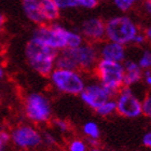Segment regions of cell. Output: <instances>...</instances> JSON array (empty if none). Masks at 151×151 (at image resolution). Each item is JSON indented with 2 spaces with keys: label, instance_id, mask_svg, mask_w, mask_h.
Segmentation results:
<instances>
[{
  "label": "cell",
  "instance_id": "1",
  "mask_svg": "<svg viewBox=\"0 0 151 151\" xmlns=\"http://www.w3.org/2000/svg\"><path fill=\"white\" fill-rule=\"evenodd\" d=\"M26 56L30 66L42 76L52 73L53 63L57 56V51L36 38L32 39L26 45Z\"/></svg>",
  "mask_w": 151,
  "mask_h": 151
},
{
  "label": "cell",
  "instance_id": "2",
  "mask_svg": "<svg viewBox=\"0 0 151 151\" xmlns=\"http://www.w3.org/2000/svg\"><path fill=\"white\" fill-rule=\"evenodd\" d=\"M108 38L119 44L129 43L137 35V29L129 17H114L105 27Z\"/></svg>",
  "mask_w": 151,
  "mask_h": 151
},
{
  "label": "cell",
  "instance_id": "3",
  "mask_svg": "<svg viewBox=\"0 0 151 151\" xmlns=\"http://www.w3.org/2000/svg\"><path fill=\"white\" fill-rule=\"evenodd\" d=\"M51 79L60 91L68 94H79L84 88V82L75 70L57 68L52 73Z\"/></svg>",
  "mask_w": 151,
  "mask_h": 151
},
{
  "label": "cell",
  "instance_id": "4",
  "mask_svg": "<svg viewBox=\"0 0 151 151\" xmlns=\"http://www.w3.org/2000/svg\"><path fill=\"white\" fill-rule=\"evenodd\" d=\"M97 75L103 84L118 91L123 83L124 67L119 62L103 60L97 65Z\"/></svg>",
  "mask_w": 151,
  "mask_h": 151
},
{
  "label": "cell",
  "instance_id": "5",
  "mask_svg": "<svg viewBox=\"0 0 151 151\" xmlns=\"http://www.w3.org/2000/svg\"><path fill=\"white\" fill-rule=\"evenodd\" d=\"M26 114L35 122H44L51 116V107L47 99L40 94H30L26 99Z\"/></svg>",
  "mask_w": 151,
  "mask_h": 151
},
{
  "label": "cell",
  "instance_id": "6",
  "mask_svg": "<svg viewBox=\"0 0 151 151\" xmlns=\"http://www.w3.org/2000/svg\"><path fill=\"white\" fill-rule=\"evenodd\" d=\"M63 54L69 58L78 68L88 69L94 66L97 60V53L94 47L90 45L78 47H68L63 51Z\"/></svg>",
  "mask_w": 151,
  "mask_h": 151
},
{
  "label": "cell",
  "instance_id": "7",
  "mask_svg": "<svg viewBox=\"0 0 151 151\" xmlns=\"http://www.w3.org/2000/svg\"><path fill=\"white\" fill-rule=\"evenodd\" d=\"M63 32L64 28L58 25H53L52 27L40 26L35 32V38L54 49H65L67 44Z\"/></svg>",
  "mask_w": 151,
  "mask_h": 151
},
{
  "label": "cell",
  "instance_id": "8",
  "mask_svg": "<svg viewBox=\"0 0 151 151\" xmlns=\"http://www.w3.org/2000/svg\"><path fill=\"white\" fill-rule=\"evenodd\" d=\"M116 110L124 116L135 118L142 113V104L133 95L132 91L129 88H125L122 90L116 103Z\"/></svg>",
  "mask_w": 151,
  "mask_h": 151
},
{
  "label": "cell",
  "instance_id": "9",
  "mask_svg": "<svg viewBox=\"0 0 151 151\" xmlns=\"http://www.w3.org/2000/svg\"><path fill=\"white\" fill-rule=\"evenodd\" d=\"M13 142L22 148H30L40 145L41 136L39 133L29 126H21L14 129L12 134Z\"/></svg>",
  "mask_w": 151,
  "mask_h": 151
},
{
  "label": "cell",
  "instance_id": "10",
  "mask_svg": "<svg viewBox=\"0 0 151 151\" xmlns=\"http://www.w3.org/2000/svg\"><path fill=\"white\" fill-rule=\"evenodd\" d=\"M81 98L85 104L96 110L99 106L109 101L110 97L103 85H90L82 90Z\"/></svg>",
  "mask_w": 151,
  "mask_h": 151
},
{
  "label": "cell",
  "instance_id": "11",
  "mask_svg": "<svg viewBox=\"0 0 151 151\" xmlns=\"http://www.w3.org/2000/svg\"><path fill=\"white\" fill-rule=\"evenodd\" d=\"M82 32L84 36L92 40H101L103 39L106 32L104 22L99 19H91L84 22Z\"/></svg>",
  "mask_w": 151,
  "mask_h": 151
},
{
  "label": "cell",
  "instance_id": "12",
  "mask_svg": "<svg viewBox=\"0 0 151 151\" xmlns=\"http://www.w3.org/2000/svg\"><path fill=\"white\" fill-rule=\"evenodd\" d=\"M101 56L104 60L120 62L124 58V47L116 42L107 43L101 50Z\"/></svg>",
  "mask_w": 151,
  "mask_h": 151
},
{
  "label": "cell",
  "instance_id": "13",
  "mask_svg": "<svg viewBox=\"0 0 151 151\" xmlns=\"http://www.w3.org/2000/svg\"><path fill=\"white\" fill-rule=\"evenodd\" d=\"M124 68V77H123V84L129 86L138 82L142 78V69L139 65L134 62H126Z\"/></svg>",
  "mask_w": 151,
  "mask_h": 151
},
{
  "label": "cell",
  "instance_id": "14",
  "mask_svg": "<svg viewBox=\"0 0 151 151\" xmlns=\"http://www.w3.org/2000/svg\"><path fill=\"white\" fill-rule=\"evenodd\" d=\"M23 6H24L26 15L28 16L32 22L38 23V24H42L44 22L45 19L41 13L39 2L37 0H23Z\"/></svg>",
  "mask_w": 151,
  "mask_h": 151
},
{
  "label": "cell",
  "instance_id": "15",
  "mask_svg": "<svg viewBox=\"0 0 151 151\" xmlns=\"http://www.w3.org/2000/svg\"><path fill=\"white\" fill-rule=\"evenodd\" d=\"M41 13L45 19H56L60 16V11L53 0H41L39 2Z\"/></svg>",
  "mask_w": 151,
  "mask_h": 151
},
{
  "label": "cell",
  "instance_id": "16",
  "mask_svg": "<svg viewBox=\"0 0 151 151\" xmlns=\"http://www.w3.org/2000/svg\"><path fill=\"white\" fill-rule=\"evenodd\" d=\"M63 36L65 38V41H66V44L68 47H78L81 45L82 39L79 35H76L73 32H67L66 29H64Z\"/></svg>",
  "mask_w": 151,
  "mask_h": 151
},
{
  "label": "cell",
  "instance_id": "17",
  "mask_svg": "<svg viewBox=\"0 0 151 151\" xmlns=\"http://www.w3.org/2000/svg\"><path fill=\"white\" fill-rule=\"evenodd\" d=\"M114 110H116V101H106L105 104H103L101 106H99L96 109L97 113L101 114V116H109Z\"/></svg>",
  "mask_w": 151,
  "mask_h": 151
},
{
  "label": "cell",
  "instance_id": "18",
  "mask_svg": "<svg viewBox=\"0 0 151 151\" xmlns=\"http://www.w3.org/2000/svg\"><path fill=\"white\" fill-rule=\"evenodd\" d=\"M84 133L86 135L91 136V138H98L99 136V129L97 124L93 122H88L84 125Z\"/></svg>",
  "mask_w": 151,
  "mask_h": 151
},
{
  "label": "cell",
  "instance_id": "19",
  "mask_svg": "<svg viewBox=\"0 0 151 151\" xmlns=\"http://www.w3.org/2000/svg\"><path fill=\"white\" fill-rule=\"evenodd\" d=\"M57 8H69V6H77L78 1L77 0H53Z\"/></svg>",
  "mask_w": 151,
  "mask_h": 151
},
{
  "label": "cell",
  "instance_id": "20",
  "mask_svg": "<svg viewBox=\"0 0 151 151\" xmlns=\"http://www.w3.org/2000/svg\"><path fill=\"white\" fill-rule=\"evenodd\" d=\"M151 65V55L150 52H145L142 55V60L139 62V66L140 68H148Z\"/></svg>",
  "mask_w": 151,
  "mask_h": 151
},
{
  "label": "cell",
  "instance_id": "21",
  "mask_svg": "<svg viewBox=\"0 0 151 151\" xmlns=\"http://www.w3.org/2000/svg\"><path fill=\"white\" fill-rule=\"evenodd\" d=\"M142 112L145 113V116L151 114V98L150 96H147L144 101V104L142 105Z\"/></svg>",
  "mask_w": 151,
  "mask_h": 151
},
{
  "label": "cell",
  "instance_id": "22",
  "mask_svg": "<svg viewBox=\"0 0 151 151\" xmlns=\"http://www.w3.org/2000/svg\"><path fill=\"white\" fill-rule=\"evenodd\" d=\"M70 151H85L84 142L81 140H73L70 145Z\"/></svg>",
  "mask_w": 151,
  "mask_h": 151
},
{
  "label": "cell",
  "instance_id": "23",
  "mask_svg": "<svg viewBox=\"0 0 151 151\" xmlns=\"http://www.w3.org/2000/svg\"><path fill=\"white\" fill-rule=\"evenodd\" d=\"M114 2L120 9L123 10V11H126V10L129 9V6H132V1L131 0H114Z\"/></svg>",
  "mask_w": 151,
  "mask_h": 151
},
{
  "label": "cell",
  "instance_id": "24",
  "mask_svg": "<svg viewBox=\"0 0 151 151\" xmlns=\"http://www.w3.org/2000/svg\"><path fill=\"white\" fill-rule=\"evenodd\" d=\"M78 6H83L86 8H94L97 6V0H77Z\"/></svg>",
  "mask_w": 151,
  "mask_h": 151
},
{
  "label": "cell",
  "instance_id": "25",
  "mask_svg": "<svg viewBox=\"0 0 151 151\" xmlns=\"http://www.w3.org/2000/svg\"><path fill=\"white\" fill-rule=\"evenodd\" d=\"M55 124H56L62 131H66V129H68V124H67L65 121H62V120H56V121H55Z\"/></svg>",
  "mask_w": 151,
  "mask_h": 151
},
{
  "label": "cell",
  "instance_id": "26",
  "mask_svg": "<svg viewBox=\"0 0 151 151\" xmlns=\"http://www.w3.org/2000/svg\"><path fill=\"white\" fill-rule=\"evenodd\" d=\"M144 145L147 146V147H150L151 146V134L150 133H147V134L144 136Z\"/></svg>",
  "mask_w": 151,
  "mask_h": 151
},
{
  "label": "cell",
  "instance_id": "27",
  "mask_svg": "<svg viewBox=\"0 0 151 151\" xmlns=\"http://www.w3.org/2000/svg\"><path fill=\"white\" fill-rule=\"evenodd\" d=\"M0 139H1L2 144H3V142H9V139H10V135L8 134V133L2 132L1 134H0Z\"/></svg>",
  "mask_w": 151,
  "mask_h": 151
},
{
  "label": "cell",
  "instance_id": "28",
  "mask_svg": "<svg viewBox=\"0 0 151 151\" xmlns=\"http://www.w3.org/2000/svg\"><path fill=\"white\" fill-rule=\"evenodd\" d=\"M133 41H135V42H137V43H142V42L145 41V37H144L142 35H139V36L136 35Z\"/></svg>",
  "mask_w": 151,
  "mask_h": 151
},
{
  "label": "cell",
  "instance_id": "29",
  "mask_svg": "<svg viewBox=\"0 0 151 151\" xmlns=\"http://www.w3.org/2000/svg\"><path fill=\"white\" fill-rule=\"evenodd\" d=\"M45 139H47V142H49V144H53L54 142V138L50 134H47V135H45Z\"/></svg>",
  "mask_w": 151,
  "mask_h": 151
},
{
  "label": "cell",
  "instance_id": "30",
  "mask_svg": "<svg viewBox=\"0 0 151 151\" xmlns=\"http://www.w3.org/2000/svg\"><path fill=\"white\" fill-rule=\"evenodd\" d=\"M146 82H147V83H148V84H150V83H151L150 71H147V73H146Z\"/></svg>",
  "mask_w": 151,
  "mask_h": 151
},
{
  "label": "cell",
  "instance_id": "31",
  "mask_svg": "<svg viewBox=\"0 0 151 151\" xmlns=\"http://www.w3.org/2000/svg\"><path fill=\"white\" fill-rule=\"evenodd\" d=\"M4 21H6V19H4V16H3L2 14L0 13V26H1V25L3 24V23H4Z\"/></svg>",
  "mask_w": 151,
  "mask_h": 151
},
{
  "label": "cell",
  "instance_id": "32",
  "mask_svg": "<svg viewBox=\"0 0 151 151\" xmlns=\"http://www.w3.org/2000/svg\"><path fill=\"white\" fill-rule=\"evenodd\" d=\"M3 77V69H2V67L0 66V79Z\"/></svg>",
  "mask_w": 151,
  "mask_h": 151
},
{
  "label": "cell",
  "instance_id": "33",
  "mask_svg": "<svg viewBox=\"0 0 151 151\" xmlns=\"http://www.w3.org/2000/svg\"><path fill=\"white\" fill-rule=\"evenodd\" d=\"M147 35H148L149 37H150V29H148V30H147Z\"/></svg>",
  "mask_w": 151,
  "mask_h": 151
},
{
  "label": "cell",
  "instance_id": "34",
  "mask_svg": "<svg viewBox=\"0 0 151 151\" xmlns=\"http://www.w3.org/2000/svg\"><path fill=\"white\" fill-rule=\"evenodd\" d=\"M91 151H101V150H98V149H93V150H91Z\"/></svg>",
  "mask_w": 151,
  "mask_h": 151
},
{
  "label": "cell",
  "instance_id": "35",
  "mask_svg": "<svg viewBox=\"0 0 151 151\" xmlns=\"http://www.w3.org/2000/svg\"><path fill=\"white\" fill-rule=\"evenodd\" d=\"M1 145H2V142H1V139H0V147H1Z\"/></svg>",
  "mask_w": 151,
  "mask_h": 151
},
{
  "label": "cell",
  "instance_id": "36",
  "mask_svg": "<svg viewBox=\"0 0 151 151\" xmlns=\"http://www.w3.org/2000/svg\"><path fill=\"white\" fill-rule=\"evenodd\" d=\"M131 1H132V2H135V1H136V0H131Z\"/></svg>",
  "mask_w": 151,
  "mask_h": 151
},
{
  "label": "cell",
  "instance_id": "37",
  "mask_svg": "<svg viewBox=\"0 0 151 151\" xmlns=\"http://www.w3.org/2000/svg\"><path fill=\"white\" fill-rule=\"evenodd\" d=\"M0 32H1V28H0Z\"/></svg>",
  "mask_w": 151,
  "mask_h": 151
}]
</instances>
